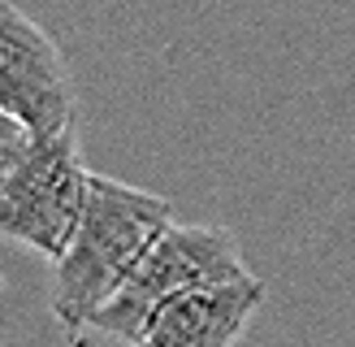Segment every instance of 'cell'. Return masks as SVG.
<instances>
[{
    "instance_id": "obj_2",
    "label": "cell",
    "mask_w": 355,
    "mask_h": 347,
    "mask_svg": "<svg viewBox=\"0 0 355 347\" xmlns=\"http://www.w3.org/2000/svg\"><path fill=\"white\" fill-rule=\"evenodd\" d=\"M243 278H256V273L247 269L234 230L200 226V221H173L148 248L139 269L126 278V287L92 317L87 335H109L117 343L135 347L165 304L182 300V295L200 287L243 282Z\"/></svg>"
},
{
    "instance_id": "obj_5",
    "label": "cell",
    "mask_w": 355,
    "mask_h": 347,
    "mask_svg": "<svg viewBox=\"0 0 355 347\" xmlns=\"http://www.w3.org/2000/svg\"><path fill=\"white\" fill-rule=\"evenodd\" d=\"M264 300H269L264 278L200 287L156 312L135 347H234Z\"/></svg>"
},
{
    "instance_id": "obj_6",
    "label": "cell",
    "mask_w": 355,
    "mask_h": 347,
    "mask_svg": "<svg viewBox=\"0 0 355 347\" xmlns=\"http://www.w3.org/2000/svg\"><path fill=\"white\" fill-rule=\"evenodd\" d=\"M31 148H35V135H31L17 117H9L5 109H0V183H5L9 174L26 161Z\"/></svg>"
},
{
    "instance_id": "obj_3",
    "label": "cell",
    "mask_w": 355,
    "mask_h": 347,
    "mask_svg": "<svg viewBox=\"0 0 355 347\" xmlns=\"http://www.w3.org/2000/svg\"><path fill=\"white\" fill-rule=\"evenodd\" d=\"M87 178L92 169L83 165L78 130L35 139L26 161L0 183V239L22 243L57 265L78 230Z\"/></svg>"
},
{
    "instance_id": "obj_4",
    "label": "cell",
    "mask_w": 355,
    "mask_h": 347,
    "mask_svg": "<svg viewBox=\"0 0 355 347\" xmlns=\"http://www.w3.org/2000/svg\"><path fill=\"white\" fill-rule=\"evenodd\" d=\"M74 74L57 40L13 0H0V109L35 139H52L74 130Z\"/></svg>"
},
{
    "instance_id": "obj_1",
    "label": "cell",
    "mask_w": 355,
    "mask_h": 347,
    "mask_svg": "<svg viewBox=\"0 0 355 347\" xmlns=\"http://www.w3.org/2000/svg\"><path fill=\"white\" fill-rule=\"evenodd\" d=\"M173 226V204L109 174L87 178V204L65 256L52 265V317L83 339L92 317L126 287L148 248Z\"/></svg>"
}]
</instances>
